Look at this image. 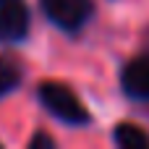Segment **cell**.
<instances>
[{
	"label": "cell",
	"instance_id": "6da1fadb",
	"mask_svg": "<svg viewBox=\"0 0 149 149\" xmlns=\"http://www.w3.org/2000/svg\"><path fill=\"white\" fill-rule=\"evenodd\" d=\"M37 97H39V102L45 105V110H47L52 118H58L60 123L73 126V128H81V126L89 123V113H86V107L81 105V100H79L68 86L47 81V84L39 86Z\"/></svg>",
	"mask_w": 149,
	"mask_h": 149
},
{
	"label": "cell",
	"instance_id": "7a4b0ae2",
	"mask_svg": "<svg viewBox=\"0 0 149 149\" xmlns=\"http://www.w3.org/2000/svg\"><path fill=\"white\" fill-rule=\"evenodd\" d=\"M45 16L63 31H79L94 13L92 0H42Z\"/></svg>",
	"mask_w": 149,
	"mask_h": 149
},
{
	"label": "cell",
	"instance_id": "3957f363",
	"mask_svg": "<svg viewBox=\"0 0 149 149\" xmlns=\"http://www.w3.org/2000/svg\"><path fill=\"white\" fill-rule=\"evenodd\" d=\"M29 34V8L21 0H8L0 5V42L13 45Z\"/></svg>",
	"mask_w": 149,
	"mask_h": 149
},
{
	"label": "cell",
	"instance_id": "277c9868",
	"mask_svg": "<svg viewBox=\"0 0 149 149\" xmlns=\"http://www.w3.org/2000/svg\"><path fill=\"white\" fill-rule=\"evenodd\" d=\"M123 89L134 100H149V55L136 58L123 71Z\"/></svg>",
	"mask_w": 149,
	"mask_h": 149
},
{
	"label": "cell",
	"instance_id": "5b68a950",
	"mask_svg": "<svg viewBox=\"0 0 149 149\" xmlns=\"http://www.w3.org/2000/svg\"><path fill=\"white\" fill-rule=\"evenodd\" d=\"M113 141H115L118 147H123V149H147L149 147V136L139 128V126H134V123H120V126H115Z\"/></svg>",
	"mask_w": 149,
	"mask_h": 149
},
{
	"label": "cell",
	"instance_id": "8992f818",
	"mask_svg": "<svg viewBox=\"0 0 149 149\" xmlns=\"http://www.w3.org/2000/svg\"><path fill=\"white\" fill-rule=\"evenodd\" d=\"M21 84V68L10 58H0V100L8 97Z\"/></svg>",
	"mask_w": 149,
	"mask_h": 149
},
{
	"label": "cell",
	"instance_id": "52a82bcc",
	"mask_svg": "<svg viewBox=\"0 0 149 149\" xmlns=\"http://www.w3.org/2000/svg\"><path fill=\"white\" fill-rule=\"evenodd\" d=\"M29 147L34 149V147H55V141L50 139V136H45V134H37L31 141H29Z\"/></svg>",
	"mask_w": 149,
	"mask_h": 149
},
{
	"label": "cell",
	"instance_id": "ba28073f",
	"mask_svg": "<svg viewBox=\"0 0 149 149\" xmlns=\"http://www.w3.org/2000/svg\"><path fill=\"white\" fill-rule=\"evenodd\" d=\"M3 3H8V0H0V5H3Z\"/></svg>",
	"mask_w": 149,
	"mask_h": 149
}]
</instances>
